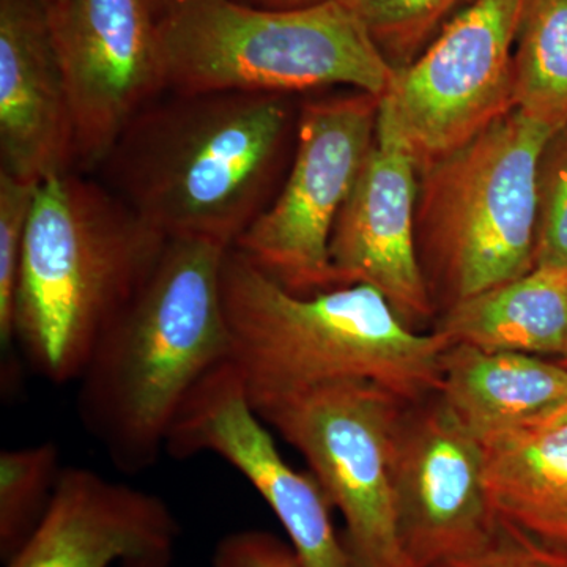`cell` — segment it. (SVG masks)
Returning <instances> with one entry per match:
<instances>
[{
	"label": "cell",
	"instance_id": "obj_9",
	"mask_svg": "<svg viewBox=\"0 0 567 567\" xmlns=\"http://www.w3.org/2000/svg\"><path fill=\"white\" fill-rule=\"evenodd\" d=\"M379 106L360 91L305 103L286 177L234 245L295 293L336 287L331 234L374 144Z\"/></svg>",
	"mask_w": 567,
	"mask_h": 567
},
{
	"label": "cell",
	"instance_id": "obj_27",
	"mask_svg": "<svg viewBox=\"0 0 567 567\" xmlns=\"http://www.w3.org/2000/svg\"><path fill=\"white\" fill-rule=\"evenodd\" d=\"M256 2L265 9H298V7L312 6L322 0H256Z\"/></svg>",
	"mask_w": 567,
	"mask_h": 567
},
{
	"label": "cell",
	"instance_id": "obj_23",
	"mask_svg": "<svg viewBox=\"0 0 567 567\" xmlns=\"http://www.w3.org/2000/svg\"><path fill=\"white\" fill-rule=\"evenodd\" d=\"M40 183L0 173V344L14 342V300L25 230Z\"/></svg>",
	"mask_w": 567,
	"mask_h": 567
},
{
	"label": "cell",
	"instance_id": "obj_2",
	"mask_svg": "<svg viewBox=\"0 0 567 567\" xmlns=\"http://www.w3.org/2000/svg\"><path fill=\"white\" fill-rule=\"evenodd\" d=\"M227 249L204 238H167L152 274L100 336L78 379L81 423L125 475L158 462L185 399L229 360L221 298Z\"/></svg>",
	"mask_w": 567,
	"mask_h": 567
},
{
	"label": "cell",
	"instance_id": "obj_22",
	"mask_svg": "<svg viewBox=\"0 0 567 567\" xmlns=\"http://www.w3.org/2000/svg\"><path fill=\"white\" fill-rule=\"evenodd\" d=\"M535 268L567 274V125L540 156Z\"/></svg>",
	"mask_w": 567,
	"mask_h": 567
},
{
	"label": "cell",
	"instance_id": "obj_21",
	"mask_svg": "<svg viewBox=\"0 0 567 567\" xmlns=\"http://www.w3.org/2000/svg\"><path fill=\"white\" fill-rule=\"evenodd\" d=\"M394 69L415 61L465 0H341Z\"/></svg>",
	"mask_w": 567,
	"mask_h": 567
},
{
	"label": "cell",
	"instance_id": "obj_14",
	"mask_svg": "<svg viewBox=\"0 0 567 567\" xmlns=\"http://www.w3.org/2000/svg\"><path fill=\"white\" fill-rule=\"evenodd\" d=\"M182 527L162 496L66 466L6 567H171Z\"/></svg>",
	"mask_w": 567,
	"mask_h": 567
},
{
	"label": "cell",
	"instance_id": "obj_24",
	"mask_svg": "<svg viewBox=\"0 0 567 567\" xmlns=\"http://www.w3.org/2000/svg\"><path fill=\"white\" fill-rule=\"evenodd\" d=\"M435 567H567V555L499 518L498 528L484 546Z\"/></svg>",
	"mask_w": 567,
	"mask_h": 567
},
{
	"label": "cell",
	"instance_id": "obj_15",
	"mask_svg": "<svg viewBox=\"0 0 567 567\" xmlns=\"http://www.w3.org/2000/svg\"><path fill=\"white\" fill-rule=\"evenodd\" d=\"M76 167V132L47 0H0V173L41 183Z\"/></svg>",
	"mask_w": 567,
	"mask_h": 567
},
{
	"label": "cell",
	"instance_id": "obj_20",
	"mask_svg": "<svg viewBox=\"0 0 567 567\" xmlns=\"http://www.w3.org/2000/svg\"><path fill=\"white\" fill-rule=\"evenodd\" d=\"M62 472L61 453L55 443L0 454V557L3 563L40 524Z\"/></svg>",
	"mask_w": 567,
	"mask_h": 567
},
{
	"label": "cell",
	"instance_id": "obj_1",
	"mask_svg": "<svg viewBox=\"0 0 567 567\" xmlns=\"http://www.w3.org/2000/svg\"><path fill=\"white\" fill-rule=\"evenodd\" d=\"M297 123L287 95L166 92L133 118L100 169L164 237L233 248L278 193Z\"/></svg>",
	"mask_w": 567,
	"mask_h": 567
},
{
	"label": "cell",
	"instance_id": "obj_5",
	"mask_svg": "<svg viewBox=\"0 0 567 567\" xmlns=\"http://www.w3.org/2000/svg\"><path fill=\"white\" fill-rule=\"evenodd\" d=\"M559 130L513 110L417 174V256L436 317L535 268L537 173Z\"/></svg>",
	"mask_w": 567,
	"mask_h": 567
},
{
	"label": "cell",
	"instance_id": "obj_25",
	"mask_svg": "<svg viewBox=\"0 0 567 567\" xmlns=\"http://www.w3.org/2000/svg\"><path fill=\"white\" fill-rule=\"evenodd\" d=\"M212 567H301L290 543L265 529H240L219 540Z\"/></svg>",
	"mask_w": 567,
	"mask_h": 567
},
{
	"label": "cell",
	"instance_id": "obj_10",
	"mask_svg": "<svg viewBox=\"0 0 567 567\" xmlns=\"http://www.w3.org/2000/svg\"><path fill=\"white\" fill-rule=\"evenodd\" d=\"M395 535L405 567H435L487 543L496 516L483 445L436 393L406 404L395 435Z\"/></svg>",
	"mask_w": 567,
	"mask_h": 567
},
{
	"label": "cell",
	"instance_id": "obj_8",
	"mask_svg": "<svg viewBox=\"0 0 567 567\" xmlns=\"http://www.w3.org/2000/svg\"><path fill=\"white\" fill-rule=\"evenodd\" d=\"M529 0H473L380 96L379 121L425 167L516 110L514 47Z\"/></svg>",
	"mask_w": 567,
	"mask_h": 567
},
{
	"label": "cell",
	"instance_id": "obj_19",
	"mask_svg": "<svg viewBox=\"0 0 567 567\" xmlns=\"http://www.w3.org/2000/svg\"><path fill=\"white\" fill-rule=\"evenodd\" d=\"M516 110L567 125V0H529L514 50Z\"/></svg>",
	"mask_w": 567,
	"mask_h": 567
},
{
	"label": "cell",
	"instance_id": "obj_12",
	"mask_svg": "<svg viewBox=\"0 0 567 567\" xmlns=\"http://www.w3.org/2000/svg\"><path fill=\"white\" fill-rule=\"evenodd\" d=\"M249 401L229 360L213 368L185 399L167 435L166 453L221 457L274 511L301 567H353L331 520L330 499L309 473L297 472Z\"/></svg>",
	"mask_w": 567,
	"mask_h": 567
},
{
	"label": "cell",
	"instance_id": "obj_16",
	"mask_svg": "<svg viewBox=\"0 0 567 567\" xmlns=\"http://www.w3.org/2000/svg\"><path fill=\"white\" fill-rule=\"evenodd\" d=\"M440 398L480 442L532 424L567 398V365L544 357L447 346Z\"/></svg>",
	"mask_w": 567,
	"mask_h": 567
},
{
	"label": "cell",
	"instance_id": "obj_29",
	"mask_svg": "<svg viewBox=\"0 0 567 567\" xmlns=\"http://www.w3.org/2000/svg\"><path fill=\"white\" fill-rule=\"evenodd\" d=\"M48 6L55 7L59 6V3L65 2V0H47Z\"/></svg>",
	"mask_w": 567,
	"mask_h": 567
},
{
	"label": "cell",
	"instance_id": "obj_6",
	"mask_svg": "<svg viewBox=\"0 0 567 567\" xmlns=\"http://www.w3.org/2000/svg\"><path fill=\"white\" fill-rule=\"evenodd\" d=\"M167 92L276 93L347 85L383 96L395 69L341 0L265 9L177 0L158 18Z\"/></svg>",
	"mask_w": 567,
	"mask_h": 567
},
{
	"label": "cell",
	"instance_id": "obj_11",
	"mask_svg": "<svg viewBox=\"0 0 567 567\" xmlns=\"http://www.w3.org/2000/svg\"><path fill=\"white\" fill-rule=\"evenodd\" d=\"M69 91L80 173L100 169L115 142L167 92L158 20L147 0H65L50 7Z\"/></svg>",
	"mask_w": 567,
	"mask_h": 567
},
{
	"label": "cell",
	"instance_id": "obj_30",
	"mask_svg": "<svg viewBox=\"0 0 567 567\" xmlns=\"http://www.w3.org/2000/svg\"><path fill=\"white\" fill-rule=\"evenodd\" d=\"M559 363H563V364H566V365H567V353H566V357H565V358H563V360H561V361H559Z\"/></svg>",
	"mask_w": 567,
	"mask_h": 567
},
{
	"label": "cell",
	"instance_id": "obj_26",
	"mask_svg": "<svg viewBox=\"0 0 567 567\" xmlns=\"http://www.w3.org/2000/svg\"><path fill=\"white\" fill-rule=\"evenodd\" d=\"M532 424L566 425L567 427V398L554 409L548 410L546 415L537 417Z\"/></svg>",
	"mask_w": 567,
	"mask_h": 567
},
{
	"label": "cell",
	"instance_id": "obj_17",
	"mask_svg": "<svg viewBox=\"0 0 567 567\" xmlns=\"http://www.w3.org/2000/svg\"><path fill=\"white\" fill-rule=\"evenodd\" d=\"M481 445L496 516L567 555L566 425H522Z\"/></svg>",
	"mask_w": 567,
	"mask_h": 567
},
{
	"label": "cell",
	"instance_id": "obj_28",
	"mask_svg": "<svg viewBox=\"0 0 567 567\" xmlns=\"http://www.w3.org/2000/svg\"><path fill=\"white\" fill-rule=\"evenodd\" d=\"M147 2L148 6H151L153 13H155L156 20H158V18L163 17V14L166 13V11L169 10L177 0H147Z\"/></svg>",
	"mask_w": 567,
	"mask_h": 567
},
{
	"label": "cell",
	"instance_id": "obj_3",
	"mask_svg": "<svg viewBox=\"0 0 567 567\" xmlns=\"http://www.w3.org/2000/svg\"><path fill=\"white\" fill-rule=\"evenodd\" d=\"M221 298L229 361L251 404L353 380L409 404L439 393L445 339L406 327L372 287L298 295L233 246L224 256Z\"/></svg>",
	"mask_w": 567,
	"mask_h": 567
},
{
	"label": "cell",
	"instance_id": "obj_18",
	"mask_svg": "<svg viewBox=\"0 0 567 567\" xmlns=\"http://www.w3.org/2000/svg\"><path fill=\"white\" fill-rule=\"evenodd\" d=\"M432 331L446 346L465 344L491 352L536 357L567 353V274L533 268L436 317Z\"/></svg>",
	"mask_w": 567,
	"mask_h": 567
},
{
	"label": "cell",
	"instance_id": "obj_13",
	"mask_svg": "<svg viewBox=\"0 0 567 567\" xmlns=\"http://www.w3.org/2000/svg\"><path fill=\"white\" fill-rule=\"evenodd\" d=\"M416 194L412 155L377 118L374 144L336 219L330 262L336 287H372L406 327L424 331L436 311L417 256Z\"/></svg>",
	"mask_w": 567,
	"mask_h": 567
},
{
	"label": "cell",
	"instance_id": "obj_4",
	"mask_svg": "<svg viewBox=\"0 0 567 567\" xmlns=\"http://www.w3.org/2000/svg\"><path fill=\"white\" fill-rule=\"evenodd\" d=\"M166 241L104 182L74 171L41 182L14 300V342L32 368L58 385L78 382Z\"/></svg>",
	"mask_w": 567,
	"mask_h": 567
},
{
	"label": "cell",
	"instance_id": "obj_7",
	"mask_svg": "<svg viewBox=\"0 0 567 567\" xmlns=\"http://www.w3.org/2000/svg\"><path fill=\"white\" fill-rule=\"evenodd\" d=\"M409 402L363 380L251 404L303 456L344 518L353 567H405L395 535V435Z\"/></svg>",
	"mask_w": 567,
	"mask_h": 567
}]
</instances>
